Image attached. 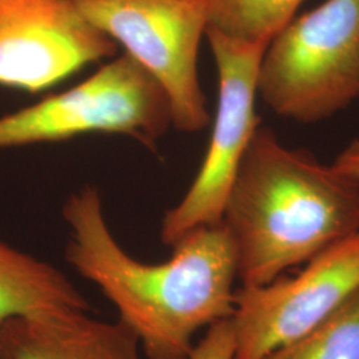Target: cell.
<instances>
[{"mask_svg": "<svg viewBox=\"0 0 359 359\" xmlns=\"http://www.w3.org/2000/svg\"><path fill=\"white\" fill-rule=\"evenodd\" d=\"M359 293V231L278 277L234 293L233 359H262L327 321Z\"/></svg>", "mask_w": 359, "mask_h": 359, "instance_id": "52a82bcc", "label": "cell"}, {"mask_svg": "<svg viewBox=\"0 0 359 359\" xmlns=\"http://www.w3.org/2000/svg\"><path fill=\"white\" fill-rule=\"evenodd\" d=\"M83 16L124 47L167 96L172 126L196 133L210 123L198 76L208 0H75Z\"/></svg>", "mask_w": 359, "mask_h": 359, "instance_id": "5b68a950", "label": "cell"}, {"mask_svg": "<svg viewBox=\"0 0 359 359\" xmlns=\"http://www.w3.org/2000/svg\"><path fill=\"white\" fill-rule=\"evenodd\" d=\"M262 359H359V293L318 327Z\"/></svg>", "mask_w": 359, "mask_h": 359, "instance_id": "7c38bea8", "label": "cell"}, {"mask_svg": "<svg viewBox=\"0 0 359 359\" xmlns=\"http://www.w3.org/2000/svg\"><path fill=\"white\" fill-rule=\"evenodd\" d=\"M205 36L217 69V107L201 167L179 204L161 219L160 237L170 248L189 231L222 221L231 184L261 124L257 83L269 43L237 40L213 28H206Z\"/></svg>", "mask_w": 359, "mask_h": 359, "instance_id": "8992f818", "label": "cell"}, {"mask_svg": "<svg viewBox=\"0 0 359 359\" xmlns=\"http://www.w3.org/2000/svg\"><path fill=\"white\" fill-rule=\"evenodd\" d=\"M116 47L75 0H0V87L32 95L50 90L114 57Z\"/></svg>", "mask_w": 359, "mask_h": 359, "instance_id": "ba28073f", "label": "cell"}, {"mask_svg": "<svg viewBox=\"0 0 359 359\" xmlns=\"http://www.w3.org/2000/svg\"><path fill=\"white\" fill-rule=\"evenodd\" d=\"M347 177L359 181V140H354L335 157L332 164Z\"/></svg>", "mask_w": 359, "mask_h": 359, "instance_id": "5bb4252c", "label": "cell"}, {"mask_svg": "<svg viewBox=\"0 0 359 359\" xmlns=\"http://www.w3.org/2000/svg\"><path fill=\"white\" fill-rule=\"evenodd\" d=\"M72 311H90V302L62 270L0 240V325Z\"/></svg>", "mask_w": 359, "mask_h": 359, "instance_id": "30bf717a", "label": "cell"}, {"mask_svg": "<svg viewBox=\"0 0 359 359\" xmlns=\"http://www.w3.org/2000/svg\"><path fill=\"white\" fill-rule=\"evenodd\" d=\"M304 0H208L209 26L229 38L270 43Z\"/></svg>", "mask_w": 359, "mask_h": 359, "instance_id": "8fae6325", "label": "cell"}, {"mask_svg": "<svg viewBox=\"0 0 359 359\" xmlns=\"http://www.w3.org/2000/svg\"><path fill=\"white\" fill-rule=\"evenodd\" d=\"M234 333L231 320L208 327L204 338L193 347L189 359H233Z\"/></svg>", "mask_w": 359, "mask_h": 359, "instance_id": "4fadbf2b", "label": "cell"}, {"mask_svg": "<svg viewBox=\"0 0 359 359\" xmlns=\"http://www.w3.org/2000/svg\"><path fill=\"white\" fill-rule=\"evenodd\" d=\"M172 126L167 96L126 52L69 90L0 116V149L107 133L154 148Z\"/></svg>", "mask_w": 359, "mask_h": 359, "instance_id": "277c9868", "label": "cell"}, {"mask_svg": "<svg viewBox=\"0 0 359 359\" xmlns=\"http://www.w3.org/2000/svg\"><path fill=\"white\" fill-rule=\"evenodd\" d=\"M0 359L145 358L137 337L123 322L72 311L3 322Z\"/></svg>", "mask_w": 359, "mask_h": 359, "instance_id": "9c48e42d", "label": "cell"}, {"mask_svg": "<svg viewBox=\"0 0 359 359\" xmlns=\"http://www.w3.org/2000/svg\"><path fill=\"white\" fill-rule=\"evenodd\" d=\"M65 259L115 306L145 359H189L193 337L234 313L237 257L221 222L200 226L160 264L136 259L109 229L97 188L72 193L63 206Z\"/></svg>", "mask_w": 359, "mask_h": 359, "instance_id": "6da1fadb", "label": "cell"}, {"mask_svg": "<svg viewBox=\"0 0 359 359\" xmlns=\"http://www.w3.org/2000/svg\"><path fill=\"white\" fill-rule=\"evenodd\" d=\"M258 96L280 117L317 124L359 99V0H326L270 40Z\"/></svg>", "mask_w": 359, "mask_h": 359, "instance_id": "3957f363", "label": "cell"}, {"mask_svg": "<svg viewBox=\"0 0 359 359\" xmlns=\"http://www.w3.org/2000/svg\"><path fill=\"white\" fill-rule=\"evenodd\" d=\"M241 286L266 285L359 231V181L259 124L222 213Z\"/></svg>", "mask_w": 359, "mask_h": 359, "instance_id": "7a4b0ae2", "label": "cell"}]
</instances>
